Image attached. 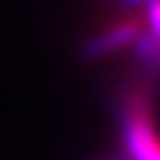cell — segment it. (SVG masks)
I'll return each mask as SVG.
<instances>
[{
    "label": "cell",
    "mask_w": 160,
    "mask_h": 160,
    "mask_svg": "<svg viewBox=\"0 0 160 160\" xmlns=\"http://www.w3.org/2000/svg\"><path fill=\"white\" fill-rule=\"evenodd\" d=\"M125 146L133 160H160V137L157 135L149 105L144 94L133 92L125 107Z\"/></svg>",
    "instance_id": "obj_1"
},
{
    "label": "cell",
    "mask_w": 160,
    "mask_h": 160,
    "mask_svg": "<svg viewBox=\"0 0 160 160\" xmlns=\"http://www.w3.org/2000/svg\"><path fill=\"white\" fill-rule=\"evenodd\" d=\"M139 32H141V23L137 20H126V22L118 23V27L102 32L91 39L86 46V52L89 55H102L107 52H112L116 48H121L123 45L130 43L133 39H139Z\"/></svg>",
    "instance_id": "obj_2"
}]
</instances>
